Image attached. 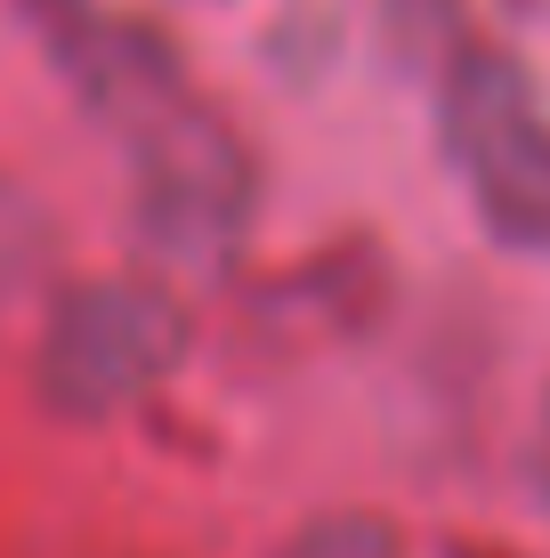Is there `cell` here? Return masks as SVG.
I'll return each instance as SVG.
<instances>
[{
    "instance_id": "1",
    "label": "cell",
    "mask_w": 550,
    "mask_h": 558,
    "mask_svg": "<svg viewBox=\"0 0 550 558\" xmlns=\"http://www.w3.org/2000/svg\"><path fill=\"white\" fill-rule=\"evenodd\" d=\"M179 349H186L179 300H170L162 283H138V276L73 283L65 300H49V324H41L49 397H65V405H82V413L138 397Z\"/></svg>"
},
{
    "instance_id": "2",
    "label": "cell",
    "mask_w": 550,
    "mask_h": 558,
    "mask_svg": "<svg viewBox=\"0 0 550 558\" xmlns=\"http://www.w3.org/2000/svg\"><path fill=\"white\" fill-rule=\"evenodd\" d=\"M453 122H462L469 179L494 203V219L550 243V130L510 98L502 82H469L462 98H453Z\"/></svg>"
},
{
    "instance_id": "3",
    "label": "cell",
    "mask_w": 550,
    "mask_h": 558,
    "mask_svg": "<svg viewBox=\"0 0 550 558\" xmlns=\"http://www.w3.org/2000/svg\"><path fill=\"white\" fill-rule=\"evenodd\" d=\"M49 283V235H41V210H33L16 186H0V316L33 307Z\"/></svg>"
}]
</instances>
